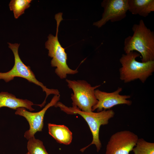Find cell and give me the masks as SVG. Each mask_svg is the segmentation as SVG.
I'll return each instance as SVG.
<instances>
[{
  "label": "cell",
  "mask_w": 154,
  "mask_h": 154,
  "mask_svg": "<svg viewBox=\"0 0 154 154\" xmlns=\"http://www.w3.org/2000/svg\"><path fill=\"white\" fill-rule=\"evenodd\" d=\"M133 34L126 38L123 49L125 54L135 51L141 55V62L154 61V33L141 19L133 25Z\"/></svg>",
  "instance_id": "1"
},
{
  "label": "cell",
  "mask_w": 154,
  "mask_h": 154,
  "mask_svg": "<svg viewBox=\"0 0 154 154\" xmlns=\"http://www.w3.org/2000/svg\"><path fill=\"white\" fill-rule=\"evenodd\" d=\"M54 107H59L62 111L68 114H79L88 124L92 135V140L90 144L81 149L80 151L83 152L92 144L95 145L97 152L100 150L102 144L99 138L100 129L101 125L108 124L109 120L114 116L115 112L113 110H104L97 112H85L77 107H68L59 102L56 103Z\"/></svg>",
  "instance_id": "2"
},
{
  "label": "cell",
  "mask_w": 154,
  "mask_h": 154,
  "mask_svg": "<svg viewBox=\"0 0 154 154\" xmlns=\"http://www.w3.org/2000/svg\"><path fill=\"white\" fill-rule=\"evenodd\" d=\"M138 53L134 51L123 54L119 59L121 67L119 69L120 79L127 83L139 80L144 83L154 71V61L143 62L136 59L140 56Z\"/></svg>",
  "instance_id": "3"
},
{
  "label": "cell",
  "mask_w": 154,
  "mask_h": 154,
  "mask_svg": "<svg viewBox=\"0 0 154 154\" xmlns=\"http://www.w3.org/2000/svg\"><path fill=\"white\" fill-rule=\"evenodd\" d=\"M62 13H58L55 15L57 27L55 36L50 34L48 40L45 43V48L48 50V55L52 58L51 66L55 67V72L61 79H65L67 75H74L78 73L77 69L73 70L70 68L67 63V54L60 43L58 38L59 27L61 21L63 20Z\"/></svg>",
  "instance_id": "4"
},
{
  "label": "cell",
  "mask_w": 154,
  "mask_h": 154,
  "mask_svg": "<svg viewBox=\"0 0 154 154\" xmlns=\"http://www.w3.org/2000/svg\"><path fill=\"white\" fill-rule=\"evenodd\" d=\"M9 47L12 50L14 56V64L12 68L5 72H0V79L4 80L6 82H8L13 80L15 77H19L27 80L29 82L33 83L40 87L43 92L46 94V97L43 103L40 104L41 107L43 106L46 102V100L50 94H59L58 90L49 89L38 81L29 66L25 65L21 60L18 53V48L20 44H12L8 42Z\"/></svg>",
  "instance_id": "5"
},
{
  "label": "cell",
  "mask_w": 154,
  "mask_h": 154,
  "mask_svg": "<svg viewBox=\"0 0 154 154\" xmlns=\"http://www.w3.org/2000/svg\"><path fill=\"white\" fill-rule=\"evenodd\" d=\"M66 81L68 86L73 92L71 97L72 107H77L83 112H92V107L98 102L95 96V90L100 85L93 86L84 80L66 79Z\"/></svg>",
  "instance_id": "6"
},
{
  "label": "cell",
  "mask_w": 154,
  "mask_h": 154,
  "mask_svg": "<svg viewBox=\"0 0 154 154\" xmlns=\"http://www.w3.org/2000/svg\"><path fill=\"white\" fill-rule=\"evenodd\" d=\"M138 139L137 135L129 130L117 132L110 137L105 154H129Z\"/></svg>",
  "instance_id": "7"
},
{
  "label": "cell",
  "mask_w": 154,
  "mask_h": 154,
  "mask_svg": "<svg viewBox=\"0 0 154 154\" xmlns=\"http://www.w3.org/2000/svg\"><path fill=\"white\" fill-rule=\"evenodd\" d=\"M60 96V94L54 95L50 102L38 112L28 111L23 108H19L16 110L15 114L25 118L29 125V129L24 133L25 137L28 140L34 136L36 132L42 131L44 125V118L46 111L50 107L54 106L59 100Z\"/></svg>",
  "instance_id": "8"
},
{
  "label": "cell",
  "mask_w": 154,
  "mask_h": 154,
  "mask_svg": "<svg viewBox=\"0 0 154 154\" xmlns=\"http://www.w3.org/2000/svg\"><path fill=\"white\" fill-rule=\"evenodd\" d=\"M101 6L104 9L102 18L93 24L98 28L109 21L114 22L123 19L126 17L128 11V0H104Z\"/></svg>",
  "instance_id": "9"
},
{
  "label": "cell",
  "mask_w": 154,
  "mask_h": 154,
  "mask_svg": "<svg viewBox=\"0 0 154 154\" xmlns=\"http://www.w3.org/2000/svg\"><path fill=\"white\" fill-rule=\"evenodd\" d=\"M122 91V88L118 87L113 92H108L96 89L94 94L98 100L97 104L92 109V112L96 110L98 112L110 109L113 107L120 104L131 105L132 102L127 100L131 96L129 95H121L119 94Z\"/></svg>",
  "instance_id": "10"
},
{
  "label": "cell",
  "mask_w": 154,
  "mask_h": 154,
  "mask_svg": "<svg viewBox=\"0 0 154 154\" xmlns=\"http://www.w3.org/2000/svg\"><path fill=\"white\" fill-rule=\"evenodd\" d=\"M34 105L30 100L17 98L14 95L8 92H0V108L7 107L16 110L19 108H23L32 111L35 110L32 107Z\"/></svg>",
  "instance_id": "11"
},
{
  "label": "cell",
  "mask_w": 154,
  "mask_h": 154,
  "mask_svg": "<svg viewBox=\"0 0 154 154\" xmlns=\"http://www.w3.org/2000/svg\"><path fill=\"white\" fill-rule=\"evenodd\" d=\"M128 11L145 17L154 11V0H128Z\"/></svg>",
  "instance_id": "12"
},
{
  "label": "cell",
  "mask_w": 154,
  "mask_h": 154,
  "mask_svg": "<svg viewBox=\"0 0 154 154\" xmlns=\"http://www.w3.org/2000/svg\"><path fill=\"white\" fill-rule=\"evenodd\" d=\"M48 133L58 143L68 145L72 140V133L68 127L64 125L48 124Z\"/></svg>",
  "instance_id": "13"
},
{
  "label": "cell",
  "mask_w": 154,
  "mask_h": 154,
  "mask_svg": "<svg viewBox=\"0 0 154 154\" xmlns=\"http://www.w3.org/2000/svg\"><path fill=\"white\" fill-rule=\"evenodd\" d=\"M31 0H11L9 6L11 11L13 13L15 19L18 18L24 13L25 9L30 6Z\"/></svg>",
  "instance_id": "14"
},
{
  "label": "cell",
  "mask_w": 154,
  "mask_h": 154,
  "mask_svg": "<svg viewBox=\"0 0 154 154\" xmlns=\"http://www.w3.org/2000/svg\"><path fill=\"white\" fill-rule=\"evenodd\" d=\"M132 151L134 154H154V143L138 139Z\"/></svg>",
  "instance_id": "15"
},
{
  "label": "cell",
  "mask_w": 154,
  "mask_h": 154,
  "mask_svg": "<svg viewBox=\"0 0 154 154\" xmlns=\"http://www.w3.org/2000/svg\"><path fill=\"white\" fill-rule=\"evenodd\" d=\"M27 149L29 154H49L43 142L39 139H36L34 136L28 139Z\"/></svg>",
  "instance_id": "16"
},
{
  "label": "cell",
  "mask_w": 154,
  "mask_h": 154,
  "mask_svg": "<svg viewBox=\"0 0 154 154\" xmlns=\"http://www.w3.org/2000/svg\"><path fill=\"white\" fill-rule=\"evenodd\" d=\"M25 154H29L28 152L27 153H26Z\"/></svg>",
  "instance_id": "17"
}]
</instances>
